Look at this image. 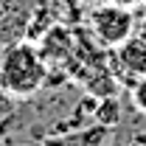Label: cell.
Segmentation results:
<instances>
[{"label":"cell","mask_w":146,"mask_h":146,"mask_svg":"<svg viewBox=\"0 0 146 146\" xmlns=\"http://www.w3.org/2000/svg\"><path fill=\"white\" fill-rule=\"evenodd\" d=\"M45 59L31 42H9L0 51V79L11 98H31L45 84Z\"/></svg>","instance_id":"6da1fadb"},{"label":"cell","mask_w":146,"mask_h":146,"mask_svg":"<svg viewBox=\"0 0 146 146\" xmlns=\"http://www.w3.org/2000/svg\"><path fill=\"white\" fill-rule=\"evenodd\" d=\"M90 28L96 39L104 45V48H118L124 39L132 36L135 31V17H132V9L127 6H118L112 0L104 3H96V9L90 11Z\"/></svg>","instance_id":"7a4b0ae2"},{"label":"cell","mask_w":146,"mask_h":146,"mask_svg":"<svg viewBox=\"0 0 146 146\" xmlns=\"http://www.w3.org/2000/svg\"><path fill=\"white\" fill-rule=\"evenodd\" d=\"M115 62L135 76H146V39H135V36L124 39L118 45Z\"/></svg>","instance_id":"3957f363"},{"label":"cell","mask_w":146,"mask_h":146,"mask_svg":"<svg viewBox=\"0 0 146 146\" xmlns=\"http://www.w3.org/2000/svg\"><path fill=\"white\" fill-rule=\"evenodd\" d=\"M93 115H96V121L101 127H118V121H121V101L115 96H104V98H98Z\"/></svg>","instance_id":"277c9868"},{"label":"cell","mask_w":146,"mask_h":146,"mask_svg":"<svg viewBox=\"0 0 146 146\" xmlns=\"http://www.w3.org/2000/svg\"><path fill=\"white\" fill-rule=\"evenodd\" d=\"M132 101H135V107L146 115V76H141V79L135 82V87H132Z\"/></svg>","instance_id":"5b68a950"},{"label":"cell","mask_w":146,"mask_h":146,"mask_svg":"<svg viewBox=\"0 0 146 146\" xmlns=\"http://www.w3.org/2000/svg\"><path fill=\"white\" fill-rule=\"evenodd\" d=\"M9 101H11V96L6 93V87H3V79H0V107H9Z\"/></svg>","instance_id":"8992f818"},{"label":"cell","mask_w":146,"mask_h":146,"mask_svg":"<svg viewBox=\"0 0 146 146\" xmlns=\"http://www.w3.org/2000/svg\"><path fill=\"white\" fill-rule=\"evenodd\" d=\"M112 3H118V6H127V9H132V6H138V3H143V0H112Z\"/></svg>","instance_id":"52a82bcc"},{"label":"cell","mask_w":146,"mask_h":146,"mask_svg":"<svg viewBox=\"0 0 146 146\" xmlns=\"http://www.w3.org/2000/svg\"><path fill=\"white\" fill-rule=\"evenodd\" d=\"M87 3H93V6H96V3H104V0H87Z\"/></svg>","instance_id":"ba28073f"},{"label":"cell","mask_w":146,"mask_h":146,"mask_svg":"<svg viewBox=\"0 0 146 146\" xmlns=\"http://www.w3.org/2000/svg\"><path fill=\"white\" fill-rule=\"evenodd\" d=\"M143 3H146V0H143Z\"/></svg>","instance_id":"9c48e42d"}]
</instances>
